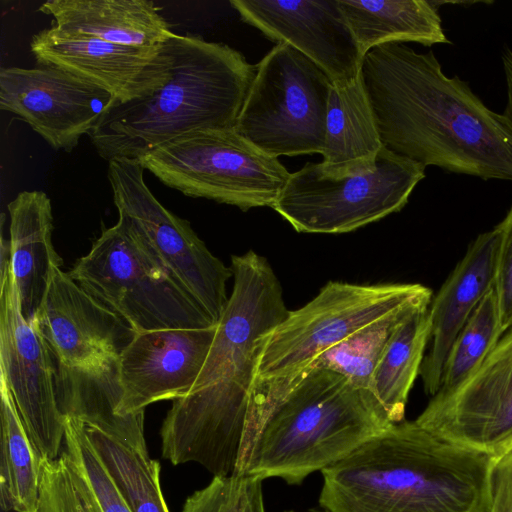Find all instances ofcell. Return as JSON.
Instances as JSON below:
<instances>
[{
  "mask_svg": "<svg viewBox=\"0 0 512 512\" xmlns=\"http://www.w3.org/2000/svg\"><path fill=\"white\" fill-rule=\"evenodd\" d=\"M118 214L116 224L102 230L70 276L136 333L214 327L206 309L170 274L128 218Z\"/></svg>",
  "mask_w": 512,
  "mask_h": 512,
  "instance_id": "6",
  "label": "cell"
},
{
  "mask_svg": "<svg viewBox=\"0 0 512 512\" xmlns=\"http://www.w3.org/2000/svg\"><path fill=\"white\" fill-rule=\"evenodd\" d=\"M360 73L382 145L423 166L512 181V129L433 51L404 43L369 50Z\"/></svg>",
  "mask_w": 512,
  "mask_h": 512,
  "instance_id": "1",
  "label": "cell"
},
{
  "mask_svg": "<svg viewBox=\"0 0 512 512\" xmlns=\"http://www.w3.org/2000/svg\"><path fill=\"white\" fill-rule=\"evenodd\" d=\"M505 333L492 287L455 338L444 362L439 391L460 384L486 359Z\"/></svg>",
  "mask_w": 512,
  "mask_h": 512,
  "instance_id": "28",
  "label": "cell"
},
{
  "mask_svg": "<svg viewBox=\"0 0 512 512\" xmlns=\"http://www.w3.org/2000/svg\"><path fill=\"white\" fill-rule=\"evenodd\" d=\"M392 424L371 390L332 369L310 367L268 418L244 475L300 484Z\"/></svg>",
  "mask_w": 512,
  "mask_h": 512,
  "instance_id": "4",
  "label": "cell"
},
{
  "mask_svg": "<svg viewBox=\"0 0 512 512\" xmlns=\"http://www.w3.org/2000/svg\"><path fill=\"white\" fill-rule=\"evenodd\" d=\"M428 307L404 306L369 323L322 353L310 367L332 369L356 386L371 390L374 371L394 332L411 314Z\"/></svg>",
  "mask_w": 512,
  "mask_h": 512,
  "instance_id": "27",
  "label": "cell"
},
{
  "mask_svg": "<svg viewBox=\"0 0 512 512\" xmlns=\"http://www.w3.org/2000/svg\"><path fill=\"white\" fill-rule=\"evenodd\" d=\"M216 328L217 324L137 333L118 359L121 414L142 413L152 403L187 395L207 359Z\"/></svg>",
  "mask_w": 512,
  "mask_h": 512,
  "instance_id": "17",
  "label": "cell"
},
{
  "mask_svg": "<svg viewBox=\"0 0 512 512\" xmlns=\"http://www.w3.org/2000/svg\"><path fill=\"white\" fill-rule=\"evenodd\" d=\"M426 167L383 147L374 169L334 177L319 163L290 174L272 208L301 233L356 230L400 211Z\"/></svg>",
  "mask_w": 512,
  "mask_h": 512,
  "instance_id": "9",
  "label": "cell"
},
{
  "mask_svg": "<svg viewBox=\"0 0 512 512\" xmlns=\"http://www.w3.org/2000/svg\"><path fill=\"white\" fill-rule=\"evenodd\" d=\"M248 24L317 64L332 83L354 79L362 56L338 0H231Z\"/></svg>",
  "mask_w": 512,
  "mask_h": 512,
  "instance_id": "16",
  "label": "cell"
},
{
  "mask_svg": "<svg viewBox=\"0 0 512 512\" xmlns=\"http://www.w3.org/2000/svg\"><path fill=\"white\" fill-rule=\"evenodd\" d=\"M85 433L131 512H170L160 485V464L102 430Z\"/></svg>",
  "mask_w": 512,
  "mask_h": 512,
  "instance_id": "26",
  "label": "cell"
},
{
  "mask_svg": "<svg viewBox=\"0 0 512 512\" xmlns=\"http://www.w3.org/2000/svg\"><path fill=\"white\" fill-rule=\"evenodd\" d=\"M360 55L386 43H449L438 2L427 0H338Z\"/></svg>",
  "mask_w": 512,
  "mask_h": 512,
  "instance_id": "23",
  "label": "cell"
},
{
  "mask_svg": "<svg viewBox=\"0 0 512 512\" xmlns=\"http://www.w3.org/2000/svg\"><path fill=\"white\" fill-rule=\"evenodd\" d=\"M493 460L403 420L321 471L319 505L327 512H490Z\"/></svg>",
  "mask_w": 512,
  "mask_h": 512,
  "instance_id": "2",
  "label": "cell"
},
{
  "mask_svg": "<svg viewBox=\"0 0 512 512\" xmlns=\"http://www.w3.org/2000/svg\"><path fill=\"white\" fill-rule=\"evenodd\" d=\"M0 375L40 457L60 456L65 419L55 393L56 365L44 338L23 317L11 267L9 241L1 242Z\"/></svg>",
  "mask_w": 512,
  "mask_h": 512,
  "instance_id": "11",
  "label": "cell"
},
{
  "mask_svg": "<svg viewBox=\"0 0 512 512\" xmlns=\"http://www.w3.org/2000/svg\"><path fill=\"white\" fill-rule=\"evenodd\" d=\"M10 259L20 309L32 325L46 296L52 272L63 264L52 243L53 216L42 191H22L8 205Z\"/></svg>",
  "mask_w": 512,
  "mask_h": 512,
  "instance_id": "19",
  "label": "cell"
},
{
  "mask_svg": "<svg viewBox=\"0 0 512 512\" xmlns=\"http://www.w3.org/2000/svg\"><path fill=\"white\" fill-rule=\"evenodd\" d=\"M330 77L288 44H276L256 72L234 130L266 154H322Z\"/></svg>",
  "mask_w": 512,
  "mask_h": 512,
  "instance_id": "8",
  "label": "cell"
},
{
  "mask_svg": "<svg viewBox=\"0 0 512 512\" xmlns=\"http://www.w3.org/2000/svg\"><path fill=\"white\" fill-rule=\"evenodd\" d=\"M306 512H327V511H325L324 509L319 507V508H311V509L307 510Z\"/></svg>",
  "mask_w": 512,
  "mask_h": 512,
  "instance_id": "35",
  "label": "cell"
},
{
  "mask_svg": "<svg viewBox=\"0 0 512 512\" xmlns=\"http://www.w3.org/2000/svg\"><path fill=\"white\" fill-rule=\"evenodd\" d=\"M37 512H101L85 479L66 451L42 460Z\"/></svg>",
  "mask_w": 512,
  "mask_h": 512,
  "instance_id": "29",
  "label": "cell"
},
{
  "mask_svg": "<svg viewBox=\"0 0 512 512\" xmlns=\"http://www.w3.org/2000/svg\"><path fill=\"white\" fill-rule=\"evenodd\" d=\"M499 238L496 227L479 234L432 298L431 347L419 374L425 393L431 397L440 389L444 362L455 338L493 287Z\"/></svg>",
  "mask_w": 512,
  "mask_h": 512,
  "instance_id": "18",
  "label": "cell"
},
{
  "mask_svg": "<svg viewBox=\"0 0 512 512\" xmlns=\"http://www.w3.org/2000/svg\"><path fill=\"white\" fill-rule=\"evenodd\" d=\"M0 504L4 511L37 512L42 458L29 438L15 401L0 375Z\"/></svg>",
  "mask_w": 512,
  "mask_h": 512,
  "instance_id": "24",
  "label": "cell"
},
{
  "mask_svg": "<svg viewBox=\"0 0 512 512\" xmlns=\"http://www.w3.org/2000/svg\"><path fill=\"white\" fill-rule=\"evenodd\" d=\"M160 9L149 0H49L39 7L59 30L134 47H156L174 34Z\"/></svg>",
  "mask_w": 512,
  "mask_h": 512,
  "instance_id": "21",
  "label": "cell"
},
{
  "mask_svg": "<svg viewBox=\"0 0 512 512\" xmlns=\"http://www.w3.org/2000/svg\"><path fill=\"white\" fill-rule=\"evenodd\" d=\"M383 149L361 73L332 83L329 93L322 171L342 177L370 171Z\"/></svg>",
  "mask_w": 512,
  "mask_h": 512,
  "instance_id": "22",
  "label": "cell"
},
{
  "mask_svg": "<svg viewBox=\"0 0 512 512\" xmlns=\"http://www.w3.org/2000/svg\"><path fill=\"white\" fill-rule=\"evenodd\" d=\"M286 512H294V511L290 510V511H286Z\"/></svg>",
  "mask_w": 512,
  "mask_h": 512,
  "instance_id": "36",
  "label": "cell"
},
{
  "mask_svg": "<svg viewBox=\"0 0 512 512\" xmlns=\"http://www.w3.org/2000/svg\"><path fill=\"white\" fill-rule=\"evenodd\" d=\"M30 50L37 65L68 71L105 89L117 102L163 85L172 60L168 39L156 47L125 46L52 25L32 36Z\"/></svg>",
  "mask_w": 512,
  "mask_h": 512,
  "instance_id": "14",
  "label": "cell"
},
{
  "mask_svg": "<svg viewBox=\"0 0 512 512\" xmlns=\"http://www.w3.org/2000/svg\"><path fill=\"white\" fill-rule=\"evenodd\" d=\"M168 78L150 94L115 102L90 134L108 162L136 159L180 136L235 128L256 66L233 48L173 34Z\"/></svg>",
  "mask_w": 512,
  "mask_h": 512,
  "instance_id": "3",
  "label": "cell"
},
{
  "mask_svg": "<svg viewBox=\"0 0 512 512\" xmlns=\"http://www.w3.org/2000/svg\"><path fill=\"white\" fill-rule=\"evenodd\" d=\"M430 288L418 283L360 285L327 283L303 307L263 334L256 346L242 452L252 453L258 437L293 382L325 351L369 323L404 306H430Z\"/></svg>",
  "mask_w": 512,
  "mask_h": 512,
  "instance_id": "5",
  "label": "cell"
},
{
  "mask_svg": "<svg viewBox=\"0 0 512 512\" xmlns=\"http://www.w3.org/2000/svg\"><path fill=\"white\" fill-rule=\"evenodd\" d=\"M66 453L88 484L101 512H131L94 451L83 422L65 418Z\"/></svg>",
  "mask_w": 512,
  "mask_h": 512,
  "instance_id": "30",
  "label": "cell"
},
{
  "mask_svg": "<svg viewBox=\"0 0 512 512\" xmlns=\"http://www.w3.org/2000/svg\"><path fill=\"white\" fill-rule=\"evenodd\" d=\"M115 102L105 89L56 67L0 69V109L26 122L54 150L75 148Z\"/></svg>",
  "mask_w": 512,
  "mask_h": 512,
  "instance_id": "13",
  "label": "cell"
},
{
  "mask_svg": "<svg viewBox=\"0 0 512 512\" xmlns=\"http://www.w3.org/2000/svg\"><path fill=\"white\" fill-rule=\"evenodd\" d=\"M415 422L492 459L512 451V329L460 384L432 396Z\"/></svg>",
  "mask_w": 512,
  "mask_h": 512,
  "instance_id": "12",
  "label": "cell"
},
{
  "mask_svg": "<svg viewBox=\"0 0 512 512\" xmlns=\"http://www.w3.org/2000/svg\"><path fill=\"white\" fill-rule=\"evenodd\" d=\"M136 160L165 186L246 211L273 204L290 173L234 129L180 136Z\"/></svg>",
  "mask_w": 512,
  "mask_h": 512,
  "instance_id": "7",
  "label": "cell"
},
{
  "mask_svg": "<svg viewBox=\"0 0 512 512\" xmlns=\"http://www.w3.org/2000/svg\"><path fill=\"white\" fill-rule=\"evenodd\" d=\"M32 326L55 360L68 367H88L119 358L137 334L60 267L52 272Z\"/></svg>",
  "mask_w": 512,
  "mask_h": 512,
  "instance_id": "15",
  "label": "cell"
},
{
  "mask_svg": "<svg viewBox=\"0 0 512 512\" xmlns=\"http://www.w3.org/2000/svg\"><path fill=\"white\" fill-rule=\"evenodd\" d=\"M430 334L429 307L417 310L394 332L374 371L371 391L392 423L405 420L408 396L420 374Z\"/></svg>",
  "mask_w": 512,
  "mask_h": 512,
  "instance_id": "25",
  "label": "cell"
},
{
  "mask_svg": "<svg viewBox=\"0 0 512 512\" xmlns=\"http://www.w3.org/2000/svg\"><path fill=\"white\" fill-rule=\"evenodd\" d=\"M262 482L251 475L214 477L186 499L182 512H266Z\"/></svg>",
  "mask_w": 512,
  "mask_h": 512,
  "instance_id": "31",
  "label": "cell"
},
{
  "mask_svg": "<svg viewBox=\"0 0 512 512\" xmlns=\"http://www.w3.org/2000/svg\"><path fill=\"white\" fill-rule=\"evenodd\" d=\"M118 359L88 367H68L55 360L58 409L64 419L76 418L148 455L144 412L134 415L120 412Z\"/></svg>",
  "mask_w": 512,
  "mask_h": 512,
  "instance_id": "20",
  "label": "cell"
},
{
  "mask_svg": "<svg viewBox=\"0 0 512 512\" xmlns=\"http://www.w3.org/2000/svg\"><path fill=\"white\" fill-rule=\"evenodd\" d=\"M490 504V512H512V451L493 460Z\"/></svg>",
  "mask_w": 512,
  "mask_h": 512,
  "instance_id": "33",
  "label": "cell"
},
{
  "mask_svg": "<svg viewBox=\"0 0 512 512\" xmlns=\"http://www.w3.org/2000/svg\"><path fill=\"white\" fill-rule=\"evenodd\" d=\"M495 227L500 238L493 288L506 333L512 329V206Z\"/></svg>",
  "mask_w": 512,
  "mask_h": 512,
  "instance_id": "32",
  "label": "cell"
},
{
  "mask_svg": "<svg viewBox=\"0 0 512 512\" xmlns=\"http://www.w3.org/2000/svg\"><path fill=\"white\" fill-rule=\"evenodd\" d=\"M502 62L507 89V102L502 115L512 129V52L510 50L504 52Z\"/></svg>",
  "mask_w": 512,
  "mask_h": 512,
  "instance_id": "34",
  "label": "cell"
},
{
  "mask_svg": "<svg viewBox=\"0 0 512 512\" xmlns=\"http://www.w3.org/2000/svg\"><path fill=\"white\" fill-rule=\"evenodd\" d=\"M144 170L136 159L108 162L118 213L128 218L152 253L217 323L229 299L226 283L233 271L209 251L187 220L156 199L144 181Z\"/></svg>",
  "mask_w": 512,
  "mask_h": 512,
  "instance_id": "10",
  "label": "cell"
}]
</instances>
